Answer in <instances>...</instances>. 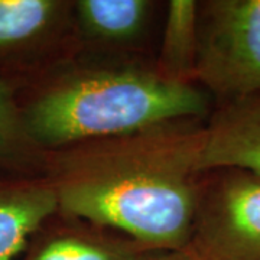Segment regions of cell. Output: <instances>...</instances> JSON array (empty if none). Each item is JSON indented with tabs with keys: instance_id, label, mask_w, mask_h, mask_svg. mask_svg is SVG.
Listing matches in <instances>:
<instances>
[{
	"instance_id": "obj_1",
	"label": "cell",
	"mask_w": 260,
	"mask_h": 260,
	"mask_svg": "<svg viewBox=\"0 0 260 260\" xmlns=\"http://www.w3.org/2000/svg\"><path fill=\"white\" fill-rule=\"evenodd\" d=\"M203 120H175L48 152L58 214L120 233L143 249L191 244Z\"/></svg>"
},
{
	"instance_id": "obj_2",
	"label": "cell",
	"mask_w": 260,
	"mask_h": 260,
	"mask_svg": "<svg viewBox=\"0 0 260 260\" xmlns=\"http://www.w3.org/2000/svg\"><path fill=\"white\" fill-rule=\"evenodd\" d=\"M22 114L30 139L48 153L168 121L205 120L211 95L156 65L88 59L64 62Z\"/></svg>"
},
{
	"instance_id": "obj_3",
	"label": "cell",
	"mask_w": 260,
	"mask_h": 260,
	"mask_svg": "<svg viewBox=\"0 0 260 260\" xmlns=\"http://www.w3.org/2000/svg\"><path fill=\"white\" fill-rule=\"evenodd\" d=\"M194 81L218 106L260 94V0L198 2Z\"/></svg>"
},
{
	"instance_id": "obj_4",
	"label": "cell",
	"mask_w": 260,
	"mask_h": 260,
	"mask_svg": "<svg viewBox=\"0 0 260 260\" xmlns=\"http://www.w3.org/2000/svg\"><path fill=\"white\" fill-rule=\"evenodd\" d=\"M204 260H260V177L223 168L201 175L189 244Z\"/></svg>"
},
{
	"instance_id": "obj_5",
	"label": "cell",
	"mask_w": 260,
	"mask_h": 260,
	"mask_svg": "<svg viewBox=\"0 0 260 260\" xmlns=\"http://www.w3.org/2000/svg\"><path fill=\"white\" fill-rule=\"evenodd\" d=\"M223 168L260 177V94L220 104L205 121L200 171Z\"/></svg>"
},
{
	"instance_id": "obj_6",
	"label": "cell",
	"mask_w": 260,
	"mask_h": 260,
	"mask_svg": "<svg viewBox=\"0 0 260 260\" xmlns=\"http://www.w3.org/2000/svg\"><path fill=\"white\" fill-rule=\"evenodd\" d=\"M145 251L120 233L62 215L32 237L20 260H138Z\"/></svg>"
},
{
	"instance_id": "obj_7",
	"label": "cell",
	"mask_w": 260,
	"mask_h": 260,
	"mask_svg": "<svg viewBox=\"0 0 260 260\" xmlns=\"http://www.w3.org/2000/svg\"><path fill=\"white\" fill-rule=\"evenodd\" d=\"M58 214L47 177L0 179V260H20L32 237Z\"/></svg>"
},
{
	"instance_id": "obj_8",
	"label": "cell",
	"mask_w": 260,
	"mask_h": 260,
	"mask_svg": "<svg viewBox=\"0 0 260 260\" xmlns=\"http://www.w3.org/2000/svg\"><path fill=\"white\" fill-rule=\"evenodd\" d=\"M155 3L149 0H77L74 26L77 37L106 51L133 48L148 32Z\"/></svg>"
},
{
	"instance_id": "obj_9",
	"label": "cell",
	"mask_w": 260,
	"mask_h": 260,
	"mask_svg": "<svg viewBox=\"0 0 260 260\" xmlns=\"http://www.w3.org/2000/svg\"><path fill=\"white\" fill-rule=\"evenodd\" d=\"M74 2L0 0V54L38 47L74 29Z\"/></svg>"
},
{
	"instance_id": "obj_10",
	"label": "cell",
	"mask_w": 260,
	"mask_h": 260,
	"mask_svg": "<svg viewBox=\"0 0 260 260\" xmlns=\"http://www.w3.org/2000/svg\"><path fill=\"white\" fill-rule=\"evenodd\" d=\"M198 38V2L171 0L156 68L164 75L179 81H194Z\"/></svg>"
},
{
	"instance_id": "obj_11",
	"label": "cell",
	"mask_w": 260,
	"mask_h": 260,
	"mask_svg": "<svg viewBox=\"0 0 260 260\" xmlns=\"http://www.w3.org/2000/svg\"><path fill=\"white\" fill-rule=\"evenodd\" d=\"M45 159L47 152L28 135L10 87L0 80V165H38L45 169Z\"/></svg>"
},
{
	"instance_id": "obj_12",
	"label": "cell",
	"mask_w": 260,
	"mask_h": 260,
	"mask_svg": "<svg viewBox=\"0 0 260 260\" xmlns=\"http://www.w3.org/2000/svg\"><path fill=\"white\" fill-rule=\"evenodd\" d=\"M138 260H204L197 251L186 246L184 249L171 251H145Z\"/></svg>"
}]
</instances>
